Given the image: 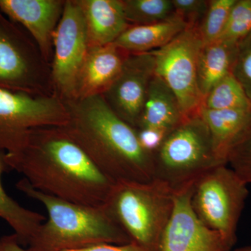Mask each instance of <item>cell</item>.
Listing matches in <instances>:
<instances>
[{
	"label": "cell",
	"instance_id": "obj_1",
	"mask_svg": "<svg viewBox=\"0 0 251 251\" xmlns=\"http://www.w3.org/2000/svg\"><path fill=\"white\" fill-rule=\"evenodd\" d=\"M4 159L33 188L76 204L104 205L115 184L61 127L32 130L24 146Z\"/></svg>",
	"mask_w": 251,
	"mask_h": 251
},
{
	"label": "cell",
	"instance_id": "obj_2",
	"mask_svg": "<svg viewBox=\"0 0 251 251\" xmlns=\"http://www.w3.org/2000/svg\"><path fill=\"white\" fill-rule=\"evenodd\" d=\"M69 120L61 127L114 182L154 179L153 154L135 128L117 116L103 96L68 100Z\"/></svg>",
	"mask_w": 251,
	"mask_h": 251
},
{
	"label": "cell",
	"instance_id": "obj_3",
	"mask_svg": "<svg viewBox=\"0 0 251 251\" xmlns=\"http://www.w3.org/2000/svg\"><path fill=\"white\" fill-rule=\"evenodd\" d=\"M16 186L47 211L48 219L28 244L30 251H71L100 244L132 243L105 204L88 206L64 201L38 191L25 178Z\"/></svg>",
	"mask_w": 251,
	"mask_h": 251
},
{
	"label": "cell",
	"instance_id": "obj_4",
	"mask_svg": "<svg viewBox=\"0 0 251 251\" xmlns=\"http://www.w3.org/2000/svg\"><path fill=\"white\" fill-rule=\"evenodd\" d=\"M105 206L132 243L148 251H159L174 209L175 193L155 179L122 181L114 185Z\"/></svg>",
	"mask_w": 251,
	"mask_h": 251
},
{
	"label": "cell",
	"instance_id": "obj_5",
	"mask_svg": "<svg viewBox=\"0 0 251 251\" xmlns=\"http://www.w3.org/2000/svg\"><path fill=\"white\" fill-rule=\"evenodd\" d=\"M153 158L154 179L166 184L174 193L191 187L206 172L224 164L216 155L209 128L199 112L186 117L169 132Z\"/></svg>",
	"mask_w": 251,
	"mask_h": 251
},
{
	"label": "cell",
	"instance_id": "obj_6",
	"mask_svg": "<svg viewBox=\"0 0 251 251\" xmlns=\"http://www.w3.org/2000/svg\"><path fill=\"white\" fill-rule=\"evenodd\" d=\"M247 186L232 168L223 164L206 172L193 186L191 204L198 219L233 247L249 196Z\"/></svg>",
	"mask_w": 251,
	"mask_h": 251
},
{
	"label": "cell",
	"instance_id": "obj_7",
	"mask_svg": "<svg viewBox=\"0 0 251 251\" xmlns=\"http://www.w3.org/2000/svg\"><path fill=\"white\" fill-rule=\"evenodd\" d=\"M69 120L67 104L59 99L34 97L27 92L0 87V152H16L32 130L63 127Z\"/></svg>",
	"mask_w": 251,
	"mask_h": 251
},
{
	"label": "cell",
	"instance_id": "obj_8",
	"mask_svg": "<svg viewBox=\"0 0 251 251\" xmlns=\"http://www.w3.org/2000/svg\"><path fill=\"white\" fill-rule=\"evenodd\" d=\"M202 46L198 27H188L167 45L151 51L155 74L174 92L185 117L198 113L202 106L198 65Z\"/></svg>",
	"mask_w": 251,
	"mask_h": 251
},
{
	"label": "cell",
	"instance_id": "obj_9",
	"mask_svg": "<svg viewBox=\"0 0 251 251\" xmlns=\"http://www.w3.org/2000/svg\"><path fill=\"white\" fill-rule=\"evenodd\" d=\"M52 78L67 100L74 99L79 73L88 52L85 19L76 1H67L53 36Z\"/></svg>",
	"mask_w": 251,
	"mask_h": 251
},
{
	"label": "cell",
	"instance_id": "obj_10",
	"mask_svg": "<svg viewBox=\"0 0 251 251\" xmlns=\"http://www.w3.org/2000/svg\"><path fill=\"white\" fill-rule=\"evenodd\" d=\"M152 52L128 53L120 74L103 94L112 111L136 129L150 82L155 75Z\"/></svg>",
	"mask_w": 251,
	"mask_h": 251
},
{
	"label": "cell",
	"instance_id": "obj_11",
	"mask_svg": "<svg viewBox=\"0 0 251 251\" xmlns=\"http://www.w3.org/2000/svg\"><path fill=\"white\" fill-rule=\"evenodd\" d=\"M193 186L175 193V206L162 237L159 251H229L233 247L206 227L193 211Z\"/></svg>",
	"mask_w": 251,
	"mask_h": 251
},
{
	"label": "cell",
	"instance_id": "obj_12",
	"mask_svg": "<svg viewBox=\"0 0 251 251\" xmlns=\"http://www.w3.org/2000/svg\"><path fill=\"white\" fill-rule=\"evenodd\" d=\"M64 4L59 0H0V11L25 27L48 56Z\"/></svg>",
	"mask_w": 251,
	"mask_h": 251
},
{
	"label": "cell",
	"instance_id": "obj_13",
	"mask_svg": "<svg viewBox=\"0 0 251 251\" xmlns=\"http://www.w3.org/2000/svg\"><path fill=\"white\" fill-rule=\"evenodd\" d=\"M2 14L0 11V87L28 93L34 75L29 46Z\"/></svg>",
	"mask_w": 251,
	"mask_h": 251
},
{
	"label": "cell",
	"instance_id": "obj_14",
	"mask_svg": "<svg viewBox=\"0 0 251 251\" xmlns=\"http://www.w3.org/2000/svg\"><path fill=\"white\" fill-rule=\"evenodd\" d=\"M128 54L113 44L90 48L79 73L73 99L102 95L120 74Z\"/></svg>",
	"mask_w": 251,
	"mask_h": 251
},
{
	"label": "cell",
	"instance_id": "obj_15",
	"mask_svg": "<svg viewBox=\"0 0 251 251\" xmlns=\"http://www.w3.org/2000/svg\"><path fill=\"white\" fill-rule=\"evenodd\" d=\"M87 29L89 48L113 44L130 27L122 0H76Z\"/></svg>",
	"mask_w": 251,
	"mask_h": 251
},
{
	"label": "cell",
	"instance_id": "obj_16",
	"mask_svg": "<svg viewBox=\"0 0 251 251\" xmlns=\"http://www.w3.org/2000/svg\"><path fill=\"white\" fill-rule=\"evenodd\" d=\"M185 118L174 92L155 74L136 129L151 130L166 137Z\"/></svg>",
	"mask_w": 251,
	"mask_h": 251
},
{
	"label": "cell",
	"instance_id": "obj_17",
	"mask_svg": "<svg viewBox=\"0 0 251 251\" xmlns=\"http://www.w3.org/2000/svg\"><path fill=\"white\" fill-rule=\"evenodd\" d=\"M188 27L179 16L146 25L130 26L114 45L128 53H144L161 49Z\"/></svg>",
	"mask_w": 251,
	"mask_h": 251
},
{
	"label": "cell",
	"instance_id": "obj_18",
	"mask_svg": "<svg viewBox=\"0 0 251 251\" xmlns=\"http://www.w3.org/2000/svg\"><path fill=\"white\" fill-rule=\"evenodd\" d=\"M198 112L209 128L218 158L227 164L229 150L251 122V110H209L201 107Z\"/></svg>",
	"mask_w": 251,
	"mask_h": 251
},
{
	"label": "cell",
	"instance_id": "obj_19",
	"mask_svg": "<svg viewBox=\"0 0 251 251\" xmlns=\"http://www.w3.org/2000/svg\"><path fill=\"white\" fill-rule=\"evenodd\" d=\"M237 50V44L220 39L203 44L198 65V86L203 99L220 80L232 74Z\"/></svg>",
	"mask_w": 251,
	"mask_h": 251
},
{
	"label": "cell",
	"instance_id": "obj_20",
	"mask_svg": "<svg viewBox=\"0 0 251 251\" xmlns=\"http://www.w3.org/2000/svg\"><path fill=\"white\" fill-rule=\"evenodd\" d=\"M8 169L4 153L0 152V218L13 229L20 244L28 245L46 218L21 205L5 191L1 175Z\"/></svg>",
	"mask_w": 251,
	"mask_h": 251
},
{
	"label": "cell",
	"instance_id": "obj_21",
	"mask_svg": "<svg viewBox=\"0 0 251 251\" xmlns=\"http://www.w3.org/2000/svg\"><path fill=\"white\" fill-rule=\"evenodd\" d=\"M209 110H251V101L232 74L220 80L203 99L202 106Z\"/></svg>",
	"mask_w": 251,
	"mask_h": 251
},
{
	"label": "cell",
	"instance_id": "obj_22",
	"mask_svg": "<svg viewBox=\"0 0 251 251\" xmlns=\"http://www.w3.org/2000/svg\"><path fill=\"white\" fill-rule=\"evenodd\" d=\"M126 18L134 25L166 21L175 16L172 0H122Z\"/></svg>",
	"mask_w": 251,
	"mask_h": 251
},
{
	"label": "cell",
	"instance_id": "obj_23",
	"mask_svg": "<svg viewBox=\"0 0 251 251\" xmlns=\"http://www.w3.org/2000/svg\"><path fill=\"white\" fill-rule=\"evenodd\" d=\"M237 0H209L204 18L198 27L203 44L219 39Z\"/></svg>",
	"mask_w": 251,
	"mask_h": 251
},
{
	"label": "cell",
	"instance_id": "obj_24",
	"mask_svg": "<svg viewBox=\"0 0 251 251\" xmlns=\"http://www.w3.org/2000/svg\"><path fill=\"white\" fill-rule=\"evenodd\" d=\"M251 33V0H237L220 40L239 44Z\"/></svg>",
	"mask_w": 251,
	"mask_h": 251
},
{
	"label": "cell",
	"instance_id": "obj_25",
	"mask_svg": "<svg viewBox=\"0 0 251 251\" xmlns=\"http://www.w3.org/2000/svg\"><path fill=\"white\" fill-rule=\"evenodd\" d=\"M227 164L244 182L251 184V122L229 150Z\"/></svg>",
	"mask_w": 251,
	"mask_h": 251
},
{
	"label": "cell",
	"instance_id": "obj_26",
	"mask_svg": "<svg viewBox=\"0 0 251 251\" xmlns=\"http://www.w3.org/2000/svg\"><path fill=\"white\" fill-rule=\"evenodd\" d=\"M232 74L251 101V33L238 44Z\"/></svg>",
	"mask_w": 251,
	"mask_h": 251
},
{
	"label": "cell",
	"instance_id": "obj_27",
	"mask_svg": "<svg viewBox=\"0 0 251 251\" xmlns=\"http://www.w3.org/2000/svg\"><path fill=\"white\" fill-rule=\"evenodd\" d=\"M175 14L182 19L188 27H198L204 18L209 0H172Z\"/></svg>",
	"mask_w": 251,
	"mask_h": 251
},
{
	"label": "cell",
	"instance_id": "obj_28",
	"mask_svg": "<svg viewBox=\"0 0 251 251\" xmlns=\"http://www.w3.org/2000/svg\"><path fill=\"white\" fill-rule=\"evenodd\" d=\"M64 251H148L134 243L126 244H100L76 250Z\"/></svg>",
	"mask_w": 251,
	"mask_h": 251
},
{
	"label": "cell",
	"instance_id": "obj_29",
	"mask_svg": "<svg viewBox=\"0 0 251 251\" xmlns=\"http://www.w3.org/2000/svg\"><path fill=\"white\" fill-rule=\"evenodd\" d=\"M0 251H30L21 247L15 234L4 236L0 239Z\"/></svg>",
	"mask_w": 251,
	"mask_h": 251
},
{
	"label": "cell",
	"instance_id": "obj_30",
	"mask_svg": "<svg viewBox=\"0 0 251 251\" xmlns=\"http://www.w3.org/2000/svg\"><path fill=\"white\" fill-rule=\"evenodd\" d=\"M229 251H251V245L245 246V247L239 248V249Z\"/></svg>",
	"mask_w": 251,
	"mask_h": 251
}]
</instances>
